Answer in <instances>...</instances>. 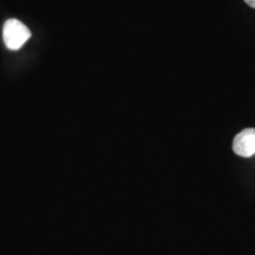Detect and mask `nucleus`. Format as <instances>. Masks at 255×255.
<instances>
[{
  "label": "nucleus",
  "instance_id": "f257e3e1",
  "mask_svg": "<svg viewBox=\"0 0 255 255\" xmlns=\"http://www.w3.org/2000/svg\"><path fill=\"white\" fill-rule=\"evenodd\" d=\"M31 33L28 28L18 21L17 19H9L4 25L2 37L6 46L9 50H18L28 40Z\"/></svg>",
  "mask_w": 255,
  "mask_h": 255
},
{
  "label": "nucleus",
  "instance_id": "f03ea898",
  "mask_svg": "<svg viewBox=\"0 0 255 255\" xmlns=\"http://www.w3.org/2000/svg\"><path fill=\"white\" fill-rule=\"evenodd\" d=\"M233 150L241 157H252L255 155V128L242 130L235 136L233 142Z\"/></svg>",
  "mask_w": 255,
  "mask_h": 255
},
{
  "label": "nucleus",
  "instance_id": "7ed1b4c3",
  "mask_svg": "<svg viewBox=\"0 0 255 255\" xmlns=\"http://www.w3.org/2000/svg\"><path fill=\"white\" fill-rule=\"evenodd\" d=\"M245 2H246L247 5H250L251 7L255 8V0H245Z\"/></svg>",
  "mask_w": 255,
  "mask_h": 255
}]
</instances>
